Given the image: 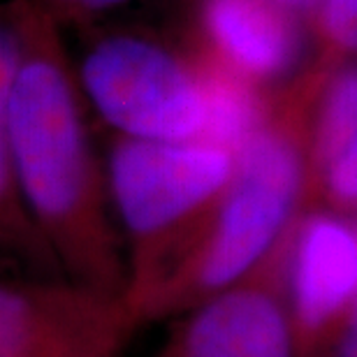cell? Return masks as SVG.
<instances>
[{"label": "cell", "mask_w": 357, "mask_h": 357, "mask_svg": "<svg viewBox=\"0 0 357 357\" xmlns=\"http://www.w3.org/2000/svg\"><path fill=\"white\" fill-rule=\"evenodd\" d=\"M3 158L31 209L59 237L66 260L79 274L82 285L128 295L114 258L86 230L91 197V165L86 139L73 91L49 61H31L19 68L12 35L3 38Z\"/></svg>", "instance_id": "obj_1"}, {"label": "cell", "mask_w": 357, "mask_h": 357, "mask_svg": "<svg viewBox=\"0 0 357 357\" xmlns=\"http://www.w3.org/2000/svg\"><path fill=\"white\" fill-rule=\"evenodd\" d=\"M204 241L155 288L142 316L204 302L244 281L281 237L302 188V153L285 132L262 130L234 158Z\"/></svg>", "instance_id": "obj_2"}, {"label": "cell", "mask_w": 357, "mask_h": 357, "mask_svg": "<svg viewBox=\"0 0 357 357\" xmlns=\"http://www.w3.org/2000/svg\"><path fill=\"white\" fill-rule=\"evenodd\" d=\"M82 79L98 112L128 137L197 142L204 130L202 79L151 42H102L89 54Z\"/></svg>", "instance_id": "obj_3"}, {"label": "cell", "mask_w": 357, "mask_h": 357, "mask_svg": "<svg viewBox=\"0 0 357 357\" xmlns=\"http://www.w3.org/2000/svg\"><path fill=\"white\" fill-rule=\"evenodd\" d=\"M139 318L128 295L91 285L5 283L0 357H119Z\"/></svg>", "instance_id": "obj_4"}, {"label": "cell", "mask_w": 357, "mask_h": 357, "mask_svg": "<svg viewBox=\"0 0 357 357\" xmlns=\"http://www.w3.org/2000/svg\"><path fill=\"white\" fill-rule=\"evenodd\" d=\"M234 162L232 153L206 142H121L109 181L126 227L137 239L167 232L227 188Z\"/></svg>", "instance_id": "obj_5"}, {"label": "cell", "mask_w": 357, "mask_h": 357, "mask_svg": "<svg viewBox=\"0 0 357 357\" xmlns=\"http://www.w3.org/2000/svg\"><path fill=\"white\" fill-rule=\"evenodd\" d=\"M290 318L297 351L351 316L357 302V232L332 213H313L299 227L288 267Z\"/></svg>", "instance_id": "obj_6"}, {"label": "cell", "mask_w": 357, "mask_h": 357, "mask_svg": "<svg viewBox=\"0 0 357 357\" xmlns=\"http://www.w3.org/2000/svg\"><path fill=\"white\" fill-rule=\"evenodd\" d=\"M290 313L267 283L239 281L197 304L160 357H295Z\"/></svg>", "instance_id": "obj_7"}, {"label": "cell", "mask_w": 357, "mask_h": 357, "mask_svg": "<svg viewBox=\"0 0 357 357\" xmlns=\"http://www.w3.org/2000/svg\"><path fill=\"white\" fill-rule=\"evenodd\" d=\"M276 0H209L204 26L213 45L246 77H276L299 54V35Z\"/></svg>", "instance_id": "obj_8"}, {"label": "cell", "mask_w": 357, "mask_h": 357, "mask_svg": "<svg viewBox=\"0 0 357 357\" xmlns=\"http://www.w3.org/2000/svg\"><path fill=\"white\" fill-rule=\"evenodd\" d=\"M316 162L327 197L341 209H357V68L344 70L325 93Z\"/></svg>", "instance_id": "obj_9"}, {"label": "cell", "mask_w": 357, "mask_h": 357, "mask_svg": "<svg viewBox=\"0 0 357 357\" xmlns=\"http://www.w3.org/2000/svg\"><path fill=\"white\" fill-rule=\"evenodd\" d=\"M204 130L197 142L225 149L234 158L262 130V112L251 86L237 75L213 73L202 79Z\"/></svg>", "instance_id": "obj_10"}, {"label": "cell", "mask_w": 357, "mask_h": 357, "mask_svg": "<svg viewBox=\"0 0 357 357\" xmlns=\"http://www.w3.org/2000/svg\"><path fill=\"white\" fill-rule=\"evenodd\" d=\"M323 26L339 47L357 52V0H325Z\"/></svg>", "instance_id": "obj_11"}, {"label": "cell", "mask_w": 357, "mask_h": 357, "mask_svg": "<svg viewBox=\"0 0 357 357\" xmlns=\"http://www.w3.org/2000/svg\"><path fill=\"white\" fill-rule=\"evenodd\" d=\"M337 357H357V302L346 320L344 332H341Z\"/></svg>", "instance_id": "obj_12"}, {"label": "cell", "mask_w": 357, "mask_h": 357, "mask_svg": "<svg viewBox=\"0 0 357 357\" xmlns=\"http://www.w3.org/2000/svg\"><path fill=\"white\" fill-rule=\"evenodd\" d=\"M68 3H77L82 7H91V10H105V7H114V5H121L126 0H68Z\"/></svg>", "instance_id": "obj_13"}, {"label": "cell", "mask_w": 357, "mask_h": 357, "mask_svg": "<svg viewBox=\"0 0 357 357\" xmlns=\"http://www.w3.org/2000/svg\"><path fill=\"white\" fill-rule=\"evenodd\" d=\"M276 3L283 7H306V5L318 3V0H276Z\"/></svg>", "instance_id": "obj_14"}]
</instances>
